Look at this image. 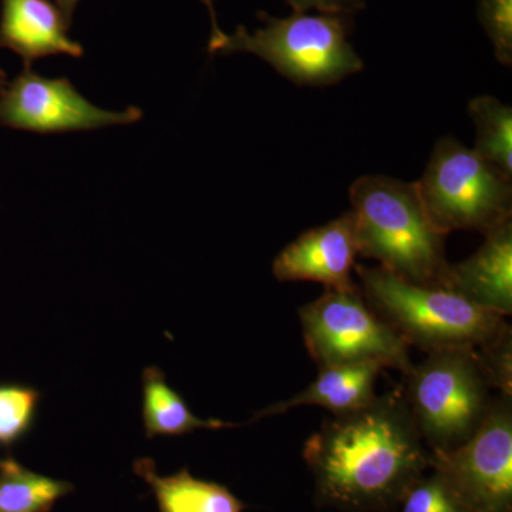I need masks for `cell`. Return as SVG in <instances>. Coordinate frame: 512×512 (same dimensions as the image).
<instances>
[{
    "label": "cell",
    "mask_w": 512,
    "mask_h": 512,
    "mask_svg": "<svg viewBox=\"0 0 512 512\" xmlns=\"http://www.w3.org/2000/svg\"><path fill=\"white\" fill-rule=\"evenodd\" d=\"M262 28L249 32L238 26L232 35L221 32L210 39L211 55L251 53L299 86H330L362 72L363 62L350 45L348 18L295 13L272 18L259 13Z\"/></svg>",
    "instance_id": "obj_4"
},
{
    "label": "cell",
    "mask_w": 512,
    "mask_h": 512,
    "mask_svg": "<svg viewBox=\"0 0 512 512\" xmlns=\"http://www.w3.org/2000/svg\"><path fill=\"white\" fill-rule=\"evenodd\" d=\"M69 29L50 0H2L0 47L22 57L25 67L43 57H83V46L70 39Z\"/></svg>",
    "instance_id": "obj_12"
},
{
    "label": "cell",
    "mask_w": 512,
    "mask_h": 512,
    "mask_svg": "<svg viewBox=\"0 0 512 512\" xmlns=\"http://www.w3.org/2000/svg\"><path fill=\"white\" fill-rule=\"evenodd\" d=\"M6 84H8V74L0 69V92L5 89Z\"/></svg>",
    "instance_id": "obj_25"
},
{
    "label": "cell",
    "mask_w": 512,
    "mask_h": 512,
    "mask_svg": "<svg viewBox=\"0 0 512 512\" xmlns=\"http://www.w3.org/2000/svg\"><path fill=\"white\" fill-rule=\"evenodd\" d=\"M383 367L375 363H352L319 367L318 376L291 399L259 410L251 423L264 417L278 416L302 406H319L333 416L360 409L375 400L376 382Z\"/></svg>",
    "instance_id": "obj_13"
},
{
    "label": "cell",
    "mask_w": 512,
    "mask_h": 512,
    "mask_svg": "<svg viewBox=\"0 0 512 512\" xmlns=\"http://www.w3.org/2000/svg\"><path fill=\"white\" fill-rule=\"evenodd\" d=\"M477 16L494 47L495 59L512 64V0H478Z\"/></svg>",
    "instance_id": "obj_20"
},
{
    "label": "cell",
    "mask_w": 512,
    "mask_h": 512,
    "mask_svg": "<svg viewBox=\"0 0 512 512\" xmlns=\"http://www.w3.org/2000/svg\"><path fill=\"white\" fill-rule=\"evenodd\" d=\"M491 389L512 396V330L507 325L494 339L476 349Z\"/></svg>",
    "instance_id": "obj_21"
},
{
    "label": "cell",
    "mask_w": 512,
    "mask_h": 512,
    "mask_svg": "<svg viewBox=\"0 0 512 512\" xmlns=\"http://www.w3.org/2000/svg\"><path fill=\"white\" fill-rule=\"evenodd\" d=\"M303 340L319 367L375 363L412 370L409 346L367 303L359 286L325 288L316 301L299 308Z\"/></svg>",
    "instance_id": "obj_7"
},
{
    "label": "cell",
    "mask_w": 512,
    "mask_h": 512,
    "mask_svg": "<svg viewBox=\"0 0 512 512\" xmlns=\"http://www.w3.org/2000/svg\"><path fill=\"white\" fill-rule=\"evenodd\" d=\"M476 126L474 150L512 177V109L491 96H480L468 104Z\"/></svg>",
    "instance_id": "obj_17"
},
{
    "label": "cell",
    "mask_w": 512,
    "mask_h": 512,
    "mask_svg": "<svg viewBox=\"0 0 512 512\" xmlns=\"http://www.w3.org/2000/svg\"><path fill=\"white\" fill-rule=\"evenodd\" d=\"M403 376L404 402L430 453L463 446L490 412L493 396L476 349L427 353Z\"/></svg>",
    "instance_id": "obj_5"
},
{
    "label": "cell",
    "mask_w": 512,
    "mask_h": 512,
    "mask_svg": "<svg viewBox=\"0 0 512 512\" xmlns=\"http://www.w3.org/2000/svg\"><path fill=\"white\" fill-rule=\"evenodd\" d=\"M295 13L316 10L320 15L348 16L366 6V0H285Z\"/></svg>",
    "instance_id": "obj_22"
},
{
    "label": "cell",
    "mask_w": 512,
    "mask_h": 512,
    "mask_svg": "<svg viewBox=\"0 0 512 512\" xmlns=\"http://www.w3.org/2000/svg\"><path fill=\"white\" fill-rule=\"evenodd\" d=\"M42 394L26 384H0V447H12L35 424Z\"/></svg>",
    "instance_id": "obj_18"
},
{
    "label": "cell",
    "mask_w": 512,
    "mask_h": 512,
    "mask_svg": "<svg viewBox=\"0 0 512 512\" xmlns=\"http://www.w3.org/2000/svg\"><path fill=\"white\" fill-rule=\"evenodd\" d=\"M357 247L352 212L309 229L276 256L272 272L279 282L312 281L325 288L355 285Z\"/></svg>",
    "instance_id": "obj_10"
},
{
    "label": "cell",
    "mask_w": 512,
    "mask_h": 512,
    "mask_svg": "<svg viewBox=\"0 0 512 512\" xmlns=\"http://www.w3.org/2000/svg\"><path fill=\"white\" fill-rule=\"evenodd\" d=\"M399 508L400 512H470L450 481L434 468L412 485Z\"/></svg>",
    "instance_id": "obj_19"
},
{
    "label": "cell",
    "mask_w": 512,
    "mask_h": 512,
    "mask_svg": "<svg viewBox=\"0 0 512 512\" xmlns=\"http://www.w3.org/2000/svg\"><path fill=\"white\" fill-rule=\"evenodd\" d=\"M73 490L69 481L35 473L16 458H0V512H50Z\"/></svg>",
    "instance_id": "obj_16"
},
{
    "label": "cell",
    "mask_w": 512,
    "mask_h": 512,
    "mask_svg": "<svg viewBox=\"0 0 512 512\" xmlns=\"http://www.w3.org/2000/svg\"><path fill=\"white\" fill-rule=\"evenodd\" d=\"M360 291L394 332L424 353L478 349L508 325L504 316L439 286L412 284L383 266L356 265Z\"/></svg>",
    "instance_id": "obj_3"
},
{
    "label": "cell",
    "mask_w": 512,
    "mask_h": 512,
    "mask_svg": "<svg viewBox=\"0 0 512 512\" xmlns=\"http://www.w3.org/2000/svg\"><path fill=\"white\" fill-rule=\"evenodd\" d=\"M143 119V110L100 109L79 93L69 80L47 79L25 67L0 92V124L39 134L127 126Z\"/></svg>",
    "instance_id": "obj_9"
},
{
    "label": "cell",
    "mask_w": 512,
    "mask_h": 512,
    "mask_svg": "<svg viewBox=\"0 0 512 512\" xmlns=\"http://www.w3.org/2000/svg\"><path fill=\"white\" fill-rule=\"evenodd\" d=\"M133 470L153 491L160 512H244L247 508L225 485L195 478L187 468L160 476L154 460L146 457L134 461Z\"/></svg>",
    "instance_id": "obj_14"
},
{
    "label": "cell",
    "mask_w": 512,
    "mask_h": 512,
    "mask_svg": "<svg viewBox=\"0 0 512 512\" xmlns=\"http://www.w3.org/2000/svg\"><path fill=\"white\" fill-rule=\"evenodd\" d=\"M349 195L360 255L404 281L443 288L447 235L430 221L416 183L363 175Z\"/></svg>",
    "instance_id": "obj_2"
},
{
    "label": "cell",
    "mask_w": 512,
    "mask_h": 512,
    "mask_svg": "<svg viewBox=\"0 0 512 512\" xmlns=\"http://www.w3.org/2000/svg\"><path fill=\"white\" fill-rule=\"evenodd\" d=\"M303 460L312 473L315 503L343 512H393L430 470L402 389L323 420L306 440Z\"/></svg>",
    "instance_id": "obj_1"
},
{
    "label": "cell",
    "mask_w": 512,
    "mask_h": 512,
    "mask_svg": "<svg viewBox=\"0 0 512 512\" xmlns=\"http://www.w3.org/2000/svg\"><path fill=\"white\" fill-rule=\"evenodd\" d=\"M484 237L470 258L448 265L443 288L507 318L512 313V221Z\"/></svg>",
    "instance_id": "obj_11"
},
{
    "label": "cell",
    "mask_w": 512,
    "mask_h": 512,
    "mask_svg": "<svg viewBox=\"0 0 512 512\" xmlns=\"http://www.w3.org/2000/svg\"><path fill=\"white\" fill-rule=\"evenodd\" d=\"M55 2L67 25L72 26L74 10H76L79 0H55Z\"/></svg>",
    "instance_id": "obj_23"
},
{
    "label": "cell",
    "mask_w": 512,
    "mask_h": 512,
    "mask_svg": "<svg viewBox=\"0 0 512 512\" xmlns=\"http://www.w3.org/2000/svg\"><path fill=\"white\" fill-rule=\"evenodd\" d=\"M204 2H205V5L208 6V9H210V13H211V20H212L211 36L218 35V33L221 32V29L218 28L217 19H215L214 5H212V0H204Z\"/></svg>",
    "instance_id": "obj_24"
},
{
    "label": "cell",
    "mask_w": 512,
    "mask_h": 512,
    "mask_svg": "<svg viewBox=\"0 0 512 512\" xmlns=\"http://www.w3.org/2000/svg\"><path fill=\"white\" fill-rule=\"evenodd\" d=\"M143 384V424L147 439L181 437L195 430L232 429L239 424L217 419H200L192 414L184 397L167 383L160 367L148 366L141 376Z\"/></svg>",
    "instance_id": "obj_15"
},
{
    "label": "cell",
    "mask_w": 512,
    "mask_h": 512,
    "mask_svg": "<svg viewBox=\"0 0 512 512\" xmlns=\"http://www.w3.org/2000/svg\"><path fill=\"white\" fill-rule=\"evenodd\" d=\"M430 468L450 481L470 512H512V396L493 397L473 437L446 453H430Z\"/></svg>",
    "instance_id": "obj_8"
},
{
    "label": "cell",
    "mask_w": 512,
    "mask_h": 512,
    "mask_svg": "<svg viewBox=\"0 0 512 512\" xmlns=\"http://www.w3.org/2000/svg\"><path fill=\"white\" fill-rule=\"evenodd\" d=\"M416 185L430 221L443 234L485 235L512 221L510 175L456 138L439 140Z\"/></svg>",
    "instance_id": "obj_6"
}]
</instances>
